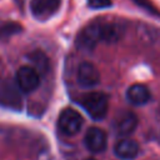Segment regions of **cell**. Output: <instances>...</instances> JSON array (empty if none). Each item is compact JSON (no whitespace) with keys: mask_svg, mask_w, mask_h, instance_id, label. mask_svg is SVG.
<instances>
[{"mask_svg":"<svg viewBox=\"0 0 160 160\" xmlns=\"http://www.w3.org/2000/svg\"><path fill=\"white\" fill-rule=\"evenodd\" d=\"M81 105L94 120H101L108 114L109 99L104 92H89L81 99Z\"/></svg>","mask_w":160,"mask_h":160,"instance_id":"cell-1","label":"cell"},{"mask_svg":"<svg viewBox=\"0 0 160 160\" xmlns=\"http://www.w3.org/2000/svg\"><path fill=\"white\" fill-rule=\"evenodd\" d=\"M82 116L79 111H76L72 108H65L61 110L59 119H58V126L60 131L65 135H75L80 131L82 126Z\"/></svg>","mask_w":160,"mask_h":160,"instance_id":"cell-2","label":"cell"},{"mask_svg":"<svg viewBox=\"0 0 160 160\" xmlns=\"http://www.w3.org/2000/svg\"><path fill=\"white\" fill-rule=\"evenodd\" d=\"M20 91L16 82L9 79L0 80V104L14 110H20L22 105Z\"/></svg>","mask_w":160,"mask_h":160,"instance_id":"cell-3","label":"cell"},{"mask_svg":"<svg viewBox=\"0 0 160 160\" xmlns=\"http://www.w3.org/2000/svg\"><path fill=\"white\" fill-rule=\"evenodd\" d=\"M15 82L22 92H32L40 85V74L32 66L24 65L18 69L15 75Z\"/></svg>","mask_w":160,"mask_h":160,"instance_id":"cell-4","label":"cell"},{"mask_svg":"<svg viewBox=\"0 0 160 160\" xmlns=\"http://www.w3.org/2000/svg\"><path fill=\"white\" fill-rule=\"evenodd\" d=\"M101 26L102 24H89L85 26L76 38V45L82 50H91L101 41Z\"/></svg>","mask_w":160,"mask_h":160,"instance_id":"cell-5","label":"cell"},{"mask_svg":"<svg viewBox=\"0 0 160 160\" xmlns=\"http://www.w3.org/2000/svg\"><path fill=\"white\" fill-rule=\"evenodd\" d=\"M138 126V116L131 111H121L119 112L114 121H112V129L116 132V135H130Z\"/></svg>","mask_w":160,"mask_h":160,"instance_id":"cell-6","label":"cell"},{"mask_svg":"<svg viewBox=\"0 0 160 160\" xmlns=\"http://www.w3.org/2000/svg\"><path fill=\"white\" fill-rule=\"evenodd\" d=\"M100 81V72L98 68L90 62L84 61L78 68V82L82 88H94Z\"/></svg>","mask_w":160,"mask_h":160,"instance_id":"cell-7","label":"cell"},{"mask_svg":"<svg viewBox=\"0 0 160 160\" xmlns=\"http://www.w3.org/2000/svg\"><path fill=\"white\" fill-rule=\"evenodd\" d=\"M84 142L85 146L89 151L91 152H101L105 150L106 144H108V138H106V132L100 129V128H90L84 138Z\"/></svg>","mask_w":160,"mask_h":160,"instance_id":"cell-8","label":"cell"},{"mask_svg":"<svg viewBox=\"0 0 160 160\" xmlns=\"http://www.w3.org/2000/svg\"><path fill=\"white\" fill-rule=\"evenodd\" d=\"M61 0H31L30 10L38 19H46L55 14L60 6Z\"/></svg>","mask_w":160,"mask_h":160,"instance_id":"cell-9","label":"cell"},{"mask_svg":"<svg viewBox=\"0 0 160 160\" xmlns=\"http://www.w3.org/2000/svg\"><path fill=\"white\" fill-rule=\"evenodd\" d=\"M115 155L121 160H131L136 158L139 152V145L135 140L130 138H125L119 140L114 146Z\"/></svg>","mask_w":160,"mask_h":160,"instance_id":"cell-10","label":"cell"},{"mask_svg":"<svg viewBox=\"0 0 160 160\" xmlns=\"http://www.w3.org/2000/svg\"><path fill=\"white\" fill-rule=\"evenodd\" d=\"M126 99H128V101L130 104H132L135 106H140V105L146 104L151 99V95H150L149 89L145 85H142V84H134V85H131L128 89Z\"/></svg>","mask_w":160,"mask_h":160,"instance_id":"cell-11","label":"cell"},{"mask_svg":"<svg viewBox=\"0 0 160 160\" xmlns=\"http://www.w3.org/2000/svg\"><path fill=\"white\" fill-rule=\"evenodd\" d=\"M28 59L31 62L32 68L40 75H45L48 72V70H49V60H48V56L42 51L35 50V51H32V52L29 54Z\"/></svg>","mask_w":160,"mask_h":160,"instance_id":"cell-12","label":"cell"},{"mask_svg":"<svg viewBox=\"0 0 160 160\" xmlns=\"http://www.w3.org/2000/svg\"><path fill=\"white\" fill-rule=\"evenodd\" d=\"M121 34H122V30L119 24L108 22V24H102V26H101V40L105 42L118 41L120 39Z\"/></svg>","mask_w":160,"mask_h":160,"instance_id":"cell-13","label":"cell"},{"mask_svg":"<svg viewBox=\"0 0 160 160\" xmlns=\"http://www.w3.org/2000/svg\"><path fill=\"white\" fill-rule=\"evenodd\" d=\"M21 31V26L18 22H6L0 28V38H9Z\"/></svg>","mask_w":160,"mask_h":160,"instance_id":"cell-14","label":"cell"},{"mask_svg":"<svg viewBox=\"0 0 160 160\" xmlns=\"http://www.w3.org/2000/svg\"><path fill=\"white\" fill-rule=\"evenodd\" d=\"M88 5L91 9H105L111 5V0H88Z\"/></svg>","mask_w":160,"mask_h":160,"instance_id":"cell-15","label":"cell"},{"mask_svg":"<svg viewBox=\"0 0 160 160\" xmlns=\"http://www.w3.org/2000/svg\"><path fill=\"white\" fill-rule=\"evenodd\" d=\"M139 6H141L142 9H145V10H148V11H151V12H155V14H158V10L152 6V4L149 1V0H134Z\"/></svg>","mask_w":160,"mask_h":160,"instance_id":"cell-16","label":"cell"},{"mask_svg":"<svg viewBox=\"0 0 160 160\" xmlns=\"http://www.w3.org/2000/svg\"><path fill=\"white\" fill-rule=\"evenodd\" d=\"M85 160H95V159H92V158H88V159H85Z\"/></svg>","mask_w":160,"mask_h":160,"instance_id":"cell-17","label":"cell"}]
</instances>
